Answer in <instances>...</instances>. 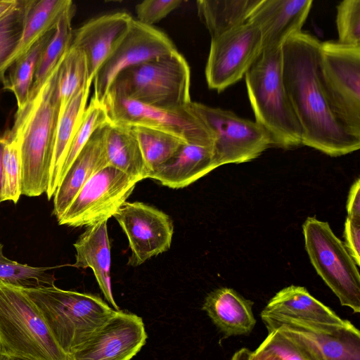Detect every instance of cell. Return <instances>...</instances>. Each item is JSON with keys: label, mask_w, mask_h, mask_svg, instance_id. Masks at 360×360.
<instances>
[{"label": "cell", "mask_w": 360, "mask_h": 360, "mask_svg": "<svg viewBox=\"0 0 360 360\" xmlns=\"http://www.w3.org/2000/svg\"><path fill=\"white\" fill-rule=\"evenodd\" d=\"M321 41L301 31L281 46L283 84L302 130V145L328 155H344L360 148L334 115L319 75Z\"/></svg>", "instance_id": "obj_1"}, {"label": "cell", "mask_w": 360, "mask_h": 360, "mask_svg": "<svg viewBox=\"0 0 360 360\" xmlns=\"http://www.w3.org/2000/svg\"><path fill=\"white\" fill-rule=\"evenodd\" d=\"M60 61L37 93L29 96L25 105L17 110L9 129L19 145L21 194L28 197L46 193L49 187L60 112L58 88Z\"/></svg>", "instance_id": "obj_2"}, {"label": "cell", "mask_w": 360, "mask_h": 360, "mask_svg": "<svg viewBox=\"0 0 360 360\" xmlns=\"http://www.w3.org/2000/svg\"><path fill=\"white\" fill-rule=\"evenodd\" d=\"M245 79L255 122L268 132L273 146L302 145V130L283 84L281 48L263 50Z\"/></svg>", "instance_id": "obj_3"}, {"label": "cell", "mask_w": 360, "mask_h": 360, "mask_svg": "<svg viewBox=\"0 0 360 360\" xmlns=\"http://www.w3.org/2000/svg\"><path fill=\"white\" fill-rule=\"evenodd\" d=\"M22 289L69 358L115 311L94 294L63 290L56 285Z\"/></svg>", "instance_id": "obj_4"}, {"label": "cell", "mask_w": 360, "mask_h": 360, "mask_svg": "<svg viewBox=\"0 0 360 360\" xmlns=\"http://www.w3.org/2000/svg\"><path fill=\"white\" fill-rule=\"evenodd\" d=\"M0 354L70 360L22 288L0 281Z\"/></svg>", "instance_id": "obj_5"}, {"label": "cell", "mask_w": 360, "mask_h": 360, "mask_svg": "<svg viewBox=\"0 0 360 360\" xmlns=\"http://www.w3.org/2000/svg\"><path fill=\"white\" fill-rule=\"evenodd\" d=\"M190 68L178 51L129 67L108 91L149 105L175 109L189 104Z\"/></svg>", "instance_id": "obj_6"}, {"label": "cell", "mask_w": 360, "mask_h": 360, "mask_svg": "<svg viewBox=\"0 0 360 360\" xmlns=\"http://www.w3.org/2000/svg\"><path fill=\"white\" fill-rule=\"evenodd\" d=\"M319 75L334 115L352 134L360 138V46L321 42Z\"/></svg>", "instance_id": "obj_7"}, {"label": "cell", "mask_w": 360, "mask_h": 360, "mask_svg": "<svg viewBox=\"0 0 360 360\" xmlns=\"http://www.w3.org/2000/svg\"><path fill=\"white\" fill-rule=\"evenodd\" d=\"M305 250L311 263L342 306L360 311L358 266L328 222L308 217L302 225Z\"/></svg>", "instance_id": "obj_8"}, {"label": "cell", "mask_w": 360, "mask_h": 360, "mask_svg": "<svg viewBox=\"0 0 360 360\" xmlns=\"http://www.w3.org/2000/svg\"><path fill=\"white\" fill-rule=\"evenodd\" d=\"M190 103L180 108H161L108 91L101 104L110 122L156 129L213 149V134Z\"/></svg>", "instance_id": "obj_9"}, {"label": "cell", "mask_w": 360, "mask_h": 360, "mask_svg": "<svg viewBox=\"0 0 360 360\" xmlns=\"http://www.w3.org/2000/svg\"><path fill=\"white\" fill-rule=\"evenodd\" d=\"M190 106L213 134L217 167L251 161L273 146L268 132L255 121L200 103L191 101Z\"/></svg>", "instance_id": "obj_10"}, {"label": "cell", "mask_w": 360, "mask_h": 360, "mask_svg": "<svg viewBox=\"0 0 360 360\" xmlns=\"http://www.w3.org/2000/svg\"><path fill=\"white\" fill-rule=\"evenodd\" d=\"M137 183L113 167H104L84 184L58 219V224L88 227L108 221L127 201Z\"/></svg>", "instance_id": "obj_11"}, {"label": "cell", "mask_w": 360, "mask_h": 360, "mask_svg": "<svg viewBox=\"0 0 360 360\" xmlns=\"http://www.w3.org/2000/svg\"><path fill=\"white\" fill-rule=\"evenodd\" d=\"M262 51L260 31L249 22L212 37L205 71L208 87L219 93L240 81Z\"/></svg>", "instance_id": "obj_12"}, {"label": "cell", "mask_w": 360, "mask_h": 360, "mask_svg": "<svg viewBox=\"0 0 360 360\" xmlns=\"http://www.w3.org/2000/svg\"><path fill=\"white\" fill-rule=\"evenodd\" d=\"M176 51L172 41L164 32L133 19L124 37L95 75L91 98L101 104L122 71Z\"/></svg>", "instance_id": "obj_13"}, {"label": "cell", "mask_w": 360, "mask_h": 360, "mask_svg": "<svg viewBox=\"0 0 360 360\" xmlns=\"http://www.w3.org/2000/svg\"><path fill=\"white\" fill-rule=\"evenodd\" d=\"M113 217L129 241L131 252L129 265L139 266L170 248L173 221L156 207L142 202L126 201Z\"/></svg>", "instance_id": "obj_14"}, {"label": "cell", "mask_w": 360, "mask_h": 360, "mask_svg": "<svg viewBox=\"0 0 360 360\" xmlns=\"http://www.w3.org/2000/svg\"><path fill=\"white\" fill-rule=\"evenodd\" d=\"M147 337L141 317L115 310L70 360H131Z\"/></svg>", "instance_id": "obj_15"}, {"label": "cell", "mask_w": 360, "mask_h": 360, "mask_svg": "<svg viewBox=\"0 0 360 360\" xmlns=\"http://www.w3.org/2000/svg\"><path fill=\"white\" fill-rule=\"evenodd\" d=\"M268 332L283 327L304 334L320 347L326 360H360V333L350 322L331 325L261 313Z\"/></svg>", "instance_id": "obj_16"}, {"label": "cell", "mask_w": 360, "mask_h": 360, "mask_svg": "<svg viewBox=\"0 0 360 360\" xmlns=\"http://www.w3.org/2000/svg\"><path fill=\"white\" fill-rule=\"evenodd\" d=\"M133 19L124 12L107 14L73 30L70 46L84 53L90 82L124 37Z\"/></svg>", "instance_id": "obj_17"}, {"label": "cell", "mask_w": 360, "mask_h": 360, "mask_svg": "<svg viewBox=\"0 0 360 360\" xmlns=\"http://www.w3.org/2000/svg\"><path fill=\"white\" fill-rule=\"evenodd\" d=\"M312 0H261L247 22L259 30L263 50L281 48L285 41L302 31Z\"/></svg>", "instance_id": "obj_18"}, {"label": "cell", "mask_w": 360, "mask_h": 360, "mask_svg": "<svg viewBox=\"0 0 360 360\" xmlns=\"http://www.w3.org/2000/svg\"><path fill=\"white\" fill-rule=\"evenodd\" d=\"M105 125L92 135L60 182L53 195V214L57 220L84 184L96 172L108 166L104 141Z\"/></svg>", "instance_id": "obj_19"}, {"label": "cell", "mask_w": 360, "mask_h": 360, "mask_svg": "<svg viewBox=\"0 0 360 360\" xmlns=\"http://www.w3.org/2000/svg\"><path fill=\"white\" fill-rule=\"evenodd\" d=\"M76 250L74 267L92 269L99 288L107 302L120 310L112 292L110 243L107 221L86 227L73 244Z\"/></svg>", "instance_id": "obj_20"}, {"label": "cell", "mask_w": 360, "mask_h": 360, "mask_svg": "<svg viewBox=\"0 0 360 360\" xmlns=\"http://www.w3.org/2000/svg\"><path fill=\"white\" fill-rule=\"evenodd\" d=\"M217 167L210 147L186 143L167 162L149 176L162 185L179 189L185 188Z\"/></svg>", "instance_id": "obj_21"}, {"label": "cell", "mask_w": 360, "mask_h": 360, "mask_svg": "<svg viewBox=\"0 0 360 360\" xmlns=\"http://www.w3.org/2000/svg\"><path fill=\"white\" fill-rule=\"evenodd\" d=\"M252 305L233 289L220 288L206 296L202 309L224 336L229 337L252 330L256 323Z\"/></svg>", "instance_id": "obj_22"}, {"label": "cell", "mask_w": 360, "mask_h": 360, "mask_svg": "<svg viewBox=\"0 0 360 360\" xmlns=\"http://www.w3.org/2000/svg\"><path fill=\"white\" fill-rule=\"evenodd\" d=\"M262 313L331 325H345L349 321L339 317L305 288L297 285H290L278 291Z\"/></svg>", "instance_id": "obj_23"}, {"label": "cell", "mask_w": 360, "mask_h": 360, "mask_svg": "<svg viewBox=\"0 0 360 360\" xmlns=\"http://www.w3.org/2000/svg\"><path fill=\"white\" fill-rule=\"evenodd\" d=\"M104 141L108 166L138 182L149 177L139 141L130 127L109 122L104 127Z\"/></svg>", "instance_id": "obj_24"}, {"label": "cell", "mask_w": 360, "mask_h": 360, "mask_svg": "<svg viewBox=\"0 0 360 360\" xmlns=\"http://www.w3.org/2000/svg\"><path fill=\"white\" fill-rule=\"evenodd\" d=\"M91 84L75 94L60 111L56 128L53 154L50 171L47 198L53 197L60 181V172L72 139L87 106Z\"/></svg>", "instance_id": "obj_25"}, {"label": "cell", "mask_w": 360, "mask_h": 360, "mask_svg": "<svg viewBox=\"0 0 360 360\" xmlns=\"http://www.w3.org/2000/svg\"><path fill=\"white\" fill-rule=\"evenodd\" d=\"M261 0H198V16L211 37L245 23Z\"/></svg>", "instance_id": "obj_26"}, {"label": "cell", "mask_w": 360, "mask_h": 360, "mask_svg": "<svg viewBox=\"0 0 360 360\" xmlns=\"http://www.w3.org/2000/svg\"><path fill=\"white\" fill-rule=\"evenodd\" d=\"M70 0H30L22 32L11 65L39 39L56 27Z\"/></svg>", "instance_id": "obj_27"}, {"label": "cell", "mask_w": 360, "mask_h": 360, "mask_svg": "<svg viewBox=\"0 0 360 360\" xmlns=\"http://www.w3.org/2000/svg\"><path fill=\"white\" fill-rule=\"evenodd\" d=\"M75 13V6L71 1L60 16L53 34L40 56L29 96L37 93L70 49L73 32L72 20Z\"/></svg>", "instance_id": "obj_28"}, {"label": "cell", "mask_w": 360, "mask_h": 360, "mask_svg": "<svg viewBox=\"0 0 360 360\" xmlns=\"http://www.w3.org/2000/svg\"><path fill=\"white\" fill-rule=\"evenodd\" d=\"M53 30L39 39L18 58L6 70L8 74L4 75L1 79L4 89L12 92L15 96L18 109L22 108L28 100L38 61Z\"/></svg>", "instance_id": "obj_29"}, {"label": "cell", "mask_w": 360, "mask_h": 360, "mask_svg": "<svg viewBox=\"0 0 360 360\" xmlns=\"http://www.w3.org/2000/svg\"><path fill=\"white\" fill-rule=\"evenodd\" d=\"M129 127L139 141L149 176L187 143L174 134L156 129L140 125Z\"/></svg>", "instance_id": "obj_30"}, {"label": "cell", "mask_w": 360, "mask_h": 360, "mask_svg": "<svg viewBox=\"0 0 360 360\" xmlns=\"http://www.w3.org/2000/svg\"><path fill=\"white\" fill-rule=\"evenodd\" d=\"M260 346L274 352L283 360H326L311 338L286 328L269 331Z\"/></svg>", "instance_id": "obj_31"}, {"label": "cell", "mask_w": 360, "mask_h": 360, "mask_svg": "<svg viewBox=\"0 0 360 360\" xmlns=\"http://www.w3.org/2000/svg\"><path fill=\"white\" fill-rule=\"evenodd\" d=\"M88 84L86 60L84 53L70 46L62 60L58 70V88L60 101V111L69 101Z\"/></svg>", "instance_id": "obj_32"}, {"label": "cell", "mask_w": 360, "mask_h": 360, "mask_svg": "<svg viewBox=\"0 0 360 360\" xmlns=\"http://www.w3.org/2000/svg\"><path fill=\"white\" fill-rule=\"evenodd\" d=\"M0 243V281L22 288L55 285L54 269L58 266H32L8 259Z\"/></svg>", "instance_id": "obj_33"}, {"label": "cell", "mask_w": 360, "mask_h": 360, "mask_svg": "<svg viewBox=\"0 0 360 360\" xmlns=\"http://www.w3.org/2000/svg\"><path fill=\"white\" fill-rule=\"evenodd\" d=\"M30 0H17L14 8L0 20V80L10 67L25 25Z\"/></svg>", "instance_id": "obj_34"}, {"label": "cell", "mask_w": 360, "mask_h": 360, "mask_svg": "<svg viewBox=\"0 0 360 360\" xmlns=\"http://www.w3.org/2000/svg\"><path fill=\"white\" fill-rule=\"evenodd\" d=\"M108 122L109 120L103 105L91 98L70 143L60 172L59 184L92 135Z\"/></svg>", "instance_id": "obj_35"}, {"label": "cell", "mask_w": 360, "mask_h": 360, "mask_svg": "<svg viewBox=\"0 0 360 360\" xmlns=\"http://www.w3.org/2000/svg\"><path fill=\"white\" fill-rule=\"evenodd\" d=\"M6 143L3 155L4 201L17 203L21 194V164L19 145L9 130L4 134Z\"/></svg>", "instance_id": "obj_36"}, {"label": "cell", "mask_w": 360, "mask_h": 360, "mask_svg": "<svg viewBox=\"0 0 360 360\" xmlns=\"http://www.w3.org/2000/svg\"><path fill=\"white\" fill-rule=\"evenodd\" d=\"M338 43L360 46V0H345L337 6Z\"/></svg>", "instance_id": "obj_37"}, {"label": "cell", "mask_w": 360, "mask_h": 360, "mask_svg": "<svg viewBox=\"0 0 360 360\" xmlns=\"http://www.w3.org/2000/svg\"><path fill=\"white\" fill-rule=\"evenodd\" d=\"M181 0H146L136 6L137 20L152 26L177 8Z\"/></svg>", "instance_id": "obj_38"}, {"label": "cell", "mask_w": 360, "mask_h": 360, "mask_svg": "<svg viewBox=\"0 0 360 360\" xmlns=\"http://www.w3.org/2000/svg\"><path fill=\"white\" fill-rule=\"evenodd\" d=\"M345 246L358 266H360V220L347 217L345 223Z\"/></svg>", "instance_id": "obj_39"}, {"label": "cell", "mask_w": 360, "mask_h": 360, "mask_svg": "<svg viewBox=\"0 0 360 360\" xmlns=\"http://www.w3.org/2000/svg\"><path fill=\"white\" fill-rule=\"evenodd\" d=\"M231 360H283L274 352L259 346L256 350L251 351L242 348L236 352Z\"/></svg>", "instance_id": "obj_40"}, {"label": "cell", "mask_w": 360, "mask_h": 360, "mask_svg": "<svg viewBox=\"0 0 360 360\" xmlns=\"http://www.w3.org/2000/svg\"><path fill=\"white\" fill-rule=\"evenodd\" d=\"M347 217L360 220V180L358 178L349 189L347 202Z\"/></svg>", "instance_id": "obj_41"}, {"label": "cell", "mask_w": 360, "mask_h": 360, "mask_svg": "<svg viewBox=\"0 0 360 360\" xmlns=\"http://www.w3.org/2000/svg\"><path fill=\"white\" fill-rule=\"evenodd\" d=\"M6 139L4 136H0V203L4 201V165H3V155L5 146Z\"/></svg>", "instance_id": "obj_42"}, {"label": "cell", "mask_w": 360, "mask_h": 360, "mask_svg": "<svg viewBox=\"0 0 360 360\" xmlns=\"http://www.w3.org/2000/svg\"><path fill=\"white\" fill-rule=\"evenodd\" d=\"M17 0H0V20L16 5Z\"/></svg>", "instance_id": "obj_43"}, {"label": "cell", "mask_w": 360, "mask_h": 360, "mask_svg": "<svg viewBox=\"0 0 360 360\" xmlns=\"http://www.w3.org/2000/svg\"><path fill=\"white\" fill-rule=\"evenodd\" d=\"M0 360H30L25 358L18 357L6 354H0Z\"/></svg>", "instance_id": "obj_44"}]
</instances>
